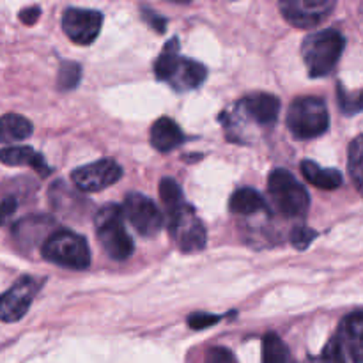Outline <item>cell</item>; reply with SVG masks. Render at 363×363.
Instances as JSON below:
<instances>
[{
    "label": "cell",
    "mask_w": 363,
    "mask_h": 363,
    "mask_svg": "<svg viewBox=\"0 0 363 363\" xmlns=\"http://www.w3.org/2000/svg\"><path fill=\"white\" fill-rule=\"evenodd\" d=\"M41 289V280L34 277H21L11 289L0 294V321L16 323L30 308L34 296Z\"/></svg>",
    "instance_id": "cell-8"
},
{
    "label": "cell",
    "mask_w": 363,
    "mask_h": 363,
    "mask_svg": "<svg viewBox=\"0 0 363 363\" xmlns=\"http://www.w3.org/2000/svg\"><path fill=\"white\" fill-rule=\"evenodd\" d=\"M222 319V315H213V314H206V312H195L188 318V326L191 330H206L209 326L216 325V323Z\"/></svg>",
    "instance_id": "cell-28"
},
{
    "label": "cell",
    "mask_w": 363,
    "mask_h": 363,
    "mask_svg": "<svg viewBox=\"0 0 363 363\" xmlns=\"http://www.w3.org/2000/svg\"><path fill=\"white\" fill-rule=\"evenodd\" d=\"M0 162L9 167H30L41 176H48L50 167L45 158L28 145H13V147L0 149Z\"/></svg>",
    "instance_id": "cell-16"
},
{
    "label": "cell",
    "mask_w": 363,
    "mask_h": 363,
    "mask_svg": "<svg viewBox=\"0 0 363 363\" xmlns=\"http://www.w3.org/2000/svg\"><path fill=\"white\" fill-rule=\"evenodd\" d=\"M142 13H144L142 14V16H144V20L147 21L152 28H156L160 34L165 30V25H167L165 18H162L158 13H155V11H149V9H142Z\"/></svg>",
    "instance_id": "cell-30"
},
{
    "label": "cell",
    "mask_w": 363,
    "mask_h": 363,
    "mask_svg": "<svg viewBox=\"0 0 363 363\" xmlns=\"http://www.w3.org/2000/svg\"><path fill=\"white\" fill-rule=\"evenodd\" d=\"M123 211L135 230L144 238L156 236L165 223L158 206L142 194H128L124 199Z\"/></svg>",
    "instance_id": "cell-7"
},
{
    "label": "cell",
    "mask_w": 363,
    "mask_h": 363,
    "mask_svg": "<svg viewBox=\"0 0 363 363\" xmlns=\"http://www.w3.org/2000/svg\"><path fill=\"white\" fill-rule=\"evenodd\" d=\"M262 363H289V350L275 332L262 337Z\"/></svg>",
    "instance_id": "cell-23"
},
{
    "label": "cell",
    "mask_w": 363,
    "mask_h": 363,
    "mask_svg": "<svg viewBox=\"0 0 363 363\" xmlns=\"http://www.w3.org/2000/svg\"><path fill=\"white\" fill-rule=\"evenodd\" d=\"M206 363H236L233 353L229 350H223V347H215L208 353Z\"/></svg>",
    "instance_id": "cell-29"
},
{
    "label": "cell",
    "mask_w": 363,
    "mask_h": 363,
    "mask_svg": "<svg viewBox=\"0 0 363 363\" xmlns=\"http://www.w3.org/2000/svg\"><path fill=\"white\" fill-rule=\"evenodd\" d=\"M318 363H346L344 360V350L339 339H332V342L325 347Z\"/></svg>",
    "instance_id": "cell-26"
},
{
    "label": "cell",
    "mask_w": 363,
    "mask_h": 363,
    "mask_svg": "<svg viewBox=\"0 0 363 363\" xmlns=\"http://www.w3.org/2000/svg\"><path fill=\"white\" fill-rule=\"evenodd\" d=\"M229 209L234 215L250 216L259 211H264V209H268V206H266L264 199L259 191L252 190V188H240L230 197Z\"/></svg>",
    "instance_id": "cell-20"
},
{
    "label": "cell",
    "mask_w": 363,
    "mask_h": 363,
    "mask_svg": "<svg viewBox=\"0 0 363 363\" xmlns=\"http://www.w3.org/2000/svg\"><path fill=\"white\" fill-rule=\"evenodd\" d=\"M39 16H41V9L39 7H27V9H23L20 13V20L25 25H34L39 20Z\"/></svg>",
    "instance_id": "cell-32"
},
{
    "label": "cell",
    "mask_w": 363,
    "mask_h": 363,
    "mask_svg": "<svg viewBox=\"0 0 363 363\" xmlns=\"http://www.w3.org/2000/svg\"><path fill=\"white\" fill-rule=\"evenodd\" d=\"M103 14L92 9L69 7L62 14V28L67 38L77 45H91L101 32Z\"/></svg>",
    "instance_id": "cell-12"
},
{
    "label": "cell",
    "mask_w": 363,
    "mask_h": 363,
    "mask_svg": "<svg viewBox=\"0 0 363 363\" xmlns=\"http://www.w3.org/2000/svg\"><path fill=\"white\" fill-rule=\"evenodd\" d=\"M169 229L179 250L184 254H194L206 247L204 223L197 218L191 206L186 204L177 215L170 216Z\"/></svg>",
    "instance_id": "cell-9"
},
{
    "label": "cell",
    "mask_w": 363,
    "mask_h": 363,
    "mask_svg": "<svg viewBox=\"0 0 363 363\" xmlns=\"http://www.w3.org/2000/svg\"><path fill=\"white\" fill-rule=\"evenodd\" d=\"M335 9L333 0H286L280 2V11L287 23L298 28H314Z\"/></svg>",
    "instance_id": "cell-11"
},
{
    "label": "cell",
    "mask_w": 363,
    "mask_h": 363,
    "mask_svg": "<svg viewBox=\"0 0 363 363\" xmlns=\"http://www.w3.org/2000/svg\"><path fill=\"white\" fill-rule=\"evenodd\" d=\"M55 233L53 230V220L50 216H28V218L20 220L16 225L13 227V236L16 240V243L20 247L27 248H34L35 245L43 243L48 240L52 234Z\"/></svg>",
    "instance_id": "cell-13"
},
{
    "label": "cell",
    "mask_w": 363,
    "mask_h": 363,
    "mask_svg": "<svg viewBox=\"0 0 363 363\" xmlns=\"http://www.w3.org/2000/svg\"><path fill=\"white\" fill-rule=\"evenodd\" d=\"M184 142V135L176 121L160 117L151 126V145L160 152H170Z\"/></svg>",
    "instance_id": "cell-17"
},
{
    "label": "cell",
    "mask_w": 363,
    "mask_h": 363,
    "mask_svg": "<svg viewBox=\"0 0 363 363\" xmlns=\"http://www.w3.org/2000/svg\"><path fill=\"white\" fill-rule=\"evenodd\" d=\"M96 236L103 250L113 261H126L135 250L133 240L124 229V211L117 204H106L94 216Z\"/></svg>",
    "instance_id": "cell-3"
},
{
    "label": "cell",
    "mask_w": 363,
    "mask_h": 363,
    "mask_svg": "<svg viewBox=\"0 0 363 363\" xmlns=\"http://www.w3.org/2000/svg\"><path fill=\"white\" fill-rule=\"evenodd\" d=\"M339 340L354 363H363V312H353L340 323Z\"/></svg>",
    "instance_id": "cell-15"
},
{
    "label": "cell",
    "mask_w": 363,
    "mask_h": 363,
    "mask_svg": "<svg viewBox=\"0 0 363 363\" xmlns=\"http://www.w3.org/2000/svg\"><path fill=\"white\" fill-rule=\"evenodd\" d=\"M43 257L53 264L69 269H85L91 264V250L80 234L71 230H55L41 247Z\"/></svg>",
    "instance_id": "cell-6"
},
{
    "label": "cell",
    "mask_w": 363,
    "mask_h": 363,
    "mask_svg": "<svg viewBox=\"0 0 363 363\" xmlns=\"http://www.w3.org/2000/svg\"><path fill=\"white\" fill-rule=\"evenodd\" d=\"M123 177V169L113 160H99L89 165L78 167L71 174V181L74 186L87 194L101 191L112 186Z\"/></svg>",
    "instance_id": "cell-10"
},
{
    "label": "cell",
    "mask_w": 363,
    "mask_h": 363,
    "mask_svg": "<svg viewBox=\"0 0 363 363\" xmlns=\"http://www.w3.org/2000/svg\"><path fill=\"white\" fill-rule=\"evenodd\" d=\"M16 201L14 199H6V201L0 202V225L6 222L9 216H13V213L16 211Z\"/></svg>",
    "instance_id": "cell-31"
},
{
    "label": "cell",
    "mask_w": 363,
    "mask_h": 363,
    "mask_svg": "<svg viewBox=\"0 0 363 363\" xmlns=\"http://www.w3.org/2000/svg\"><path fill=\"white\" fill-rule=\"evenodd\" d=\"M241 110L259 124H273L280 113V101L268 92H254L241 101Z\"/></svg>",
    "instance_id": "cell-14"
},
{
    "label": "cell",
    "mask_w": 363,
    "mask_h": 363,
    "mask_svg": "<svg viewBox=\"0 0 363 363\" xmlns=\"http://www.w3.org/2000/svg\"><path fill=\"white\" fill-rule=\"evenodd\" d=\"M268 191L273 206L284 218L305 216L311 208V197L303 184L286 169H275L268 177Z\"/></svg>",
    "instance_id": "cell-5"
},
{
    "label": "cell",
    "mask_w": 363,
    "mask_h": 363,
    "mask_svg": "<svg viewBox=\"0 0 363 363\" xmlns=\"http://www.w3.org/2000/svg\"><path fill=\"white\" fill-rule=\"evenodd\" d=\"M155 74L158 80L167 82L174 91L184 92L201 87L208 77V69L197 60L181 57L177 38H172L156 59Z\"/></svg>",
    "instance_id": "cell-1"
},
{
    "label": "cell",
    "mask_w": 363,
    "mask_h": 363,
    "mask_svg": "<svg viewBox=\"0 0 363 363\" xmlns=\"http://www.w3.org/2000/svg\"><path fill=\"white\" fill-rule=\"evenodd\" d=\"M160 199H162L163 206H165L167 211H169V216L177 215V213L186 206L183 190H181V186L172 179V177H163V179L160 181Z\"/></svg>",
    "instance_id": "cell-21"
},
{
    "label": "cell",
    "mask_w": 363,
    "mask_h": 363,
    "mask_svg": "<svg viewBox=\"0 0 363 363\" xmlns=\"http://www.w3.org/2000/svg\"><path fill=\"white\" fill-rule=\"evenodd\" d=\"M32 123L18 113H6L0 117V144L27 140L32 135Z\"/></svg>",
    "instance_id": "cell-19"
},
{
    "label": "cell",
    "mask_w": 363,
    "mask_h": 363,
    "mask_svg": "<svg viewBox=\"0 0 363 363\" xmlns=\"http://www.w3.org/2000/svg\"><path fill=\"white\" fill-rule=\"evenodd\" d=\"M344 35L335 28L312 32L303 39L301 57L312 78H323L332 73L344 52Z\"/></svg>",
    "instance_id": "cell-2"
},
{
    "label": "cell",
    "mask_w": 363,
    "mask_h": 363,
    "mask_svg": "<svg viewBox=\"0 0 363 363\" xmlns=\"http://www.w3.org/2000/svg\"><path fill=\"white\" fill-rule=\"evenodd\" d=\"M339 98H340V106H342L344 112L347 113H357L363 110V91L358 96L347 94L342 87L339 89Z\"/></svg>",
    "instance_id": "cell-27"
},
{
    "label": "cell",
    "mask_w": 363,
    "mask_h": 363,
    "mask_svg": "<svg viewBox=\"0 0 363 363\" xmlns=\"http://www.w3.org/2000/svg\"><path fill=\"white\" fill-rule=\"evenodd\" d=\"M315 236H318V233L308 229V227H296V229L291 233V243H293V247L298 248V250H305V248L315 240Z\"/></svg>",
    "instance_id": "cell-25"
},
{
    "label": "cell",
    "mask_w": 363,
    "mask_h": 363,
    "mask_svg": "<svg viewBox=\"0 0 363 363\" xmlns=\"http://www.w3.org/2000/svg\"><path fill=\"white\" fill-rule=\"evenodd\" d=\"M347 170L354 186L363 195V135L353 138L347 149Z\"/></svg>",
    "instance_id": "cell-22"
},
{
    "label": "cell",
    "mask_w": 363,
    "mask_h": 363,
    "mask_svg": "<svg viewBox=\"0 0 363 363\" xmlns=\"http://www.w3.org/2000/svg\"><path fill=\"white\" fill-rule=\"evenodd\" d=\"M80 78L82 67L77 62H73V60H66V62L60 64L59 77H57V87L60 91H71V89H74L80 84Z\"/></svg>",
    "instance_id": "cell-24"
},
{
    "label": "cell",
    "mask_w": 363,
    "mask_h": 363,
    "mask_svg": "<svg viewBox=\"0 0 363 363\" xmlns=\"http://www.w3.org/2000/svg\"><path fill=\"white\" fill-rule=\"evenodd\" d=\"M301 174L311 184L319 190H337L342 184V174L335 169H323L315 162L305 160L301 162Z\"/></svg>",
    "instance_id": "cell-18"
},
{
    "label": "cell",
    "mask_w": 363,
    "mask_h": 363,
    "mask_svg": "<svg viewBox=\"0 0 363 363\" xmlns=\"http://www.w3.org/2000/svg\"><path fill=\"white\" fill-rule=\"evenodd\" d=\"M291 133L301 140L318 138L328 131L330 113L328 106L321 98L303 96L291 103L286 117Z\"/></svg>",
    "instance_id": "cell-4"
}]
</instances>
